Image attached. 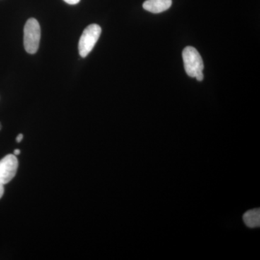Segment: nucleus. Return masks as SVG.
Here are the masks:
<instances>
[{"label":"nucleus","mask_w":260,"mask_h":260,"mask_svg":"<svg viewBox=\"0 0 260 260\" xmlns=\"http://www.w3.org/2000/svg\"><path fill=\"white\" fill-rule=\"evenodd\" d=\"M243 220L246 226L254 229L260 225V210L259 208L246 212L243 215Z\"/></svg>","instance_id":"obj_6"},{"label":"nucleus","mask_w":260,"mask_h":260,"mask_svg":"<svg viewBox=\"0 0 260 260\" xmlns=\"http://www.w3.org/2000/svg\"><path fill=\"white\" fill-rule=\"evenodd\" d=\"M198 81H202L204 78V75H203V72H201V73H198V74L196 75V76L194 77Z\"/></svg>","instance_id":"obj_7"},{"label":"nucleus","mask_w":260,"mask_h":260,"mask_svg":"<svg viewBox=\"0 0 260 260\" xmlns=\"http://www.w3.org/2000/svg\"><path fill=\"white\" fill-rule=\"evenodd\" d=\"M18 160L14 154H9L0 160V181L8 184L16 175Z\"/></svg>","instance_id":"obj_4"},{"label":"nucleus","mask_w":260,"mask_h":260,"mask_svg":"<svg viewBox=\"0 0 260 260\" xmlns=\"http://www.w3.org/2000/svg\"><path fill=\"white\" fill-rule=\"evenodd\" d=\"M102 34V28L97 24L89 25L84 30L78 44L80 55L82 57H86L93 50L94 47Z\"/></svg>","instance_id":"obj_2"},{"label":"nucleus","mask_w":260,"mask_h":260,"mask_svg":"<svg viewBox=\"0 0 260 260\" xmlns=\"http://www.w3.org/2000/svg\"><path fill=\"white\" fill-rule=\"evenodd\" d=\"M41 40V27L37 19L30 18L24 27V47L28 54H34L39 49Z\"/></svg>","instance_id":"obj_1"},{"label":"nucleus","mask_w":260,"mask_h":260,"mask_svg":"<svg viewBox=\"0 0 260 260\" xmlns=\"http://www.w3.org/2000/svg\"><path fill=\"white\" fill-rule=\"evenodd\" d=\"M182 56L184 69L189 77L194 78L197 74L203 72V58L195 48L186 47L183 51Z\"/></svg>","instance_id":"obj_3"},{"label":"nucleus","mask_w":260,"mask_h":260,"mask_svg":"<svg viewBox=\"0 0 260 260\" xmlns=\"http://www.w3.org/2000/svg\"><path fill=\"white\" fill-rule=\"evenodd\" d=\"M4 184L0 181V199L3 198V194H4Z\"/></svg>","instance_id":"obj_9"},{"label":"nucleus","mask_w":260,"mask_h":260,"mask_svg":"<svg viewBox=\"0 0 260 260\" xmlns=\"http://www.w3.org/2000/svg\"><path fill=\"white\" fill-rule=\"evenodd\" d=\"M2 129V124H1V123H0V130H1Z\"/></svg>","instance_id":"obj_12"},{"label":"nucleus","mask_w":260,"mask_h":260,"mask_svg":"<svg viewBox=\"0 0 260 260\" xmlns=\"http://www.w3.org/2000/svg\"><path fill=\"white\" fill-rule=\"evenodd\" d=\"M23 134L18 135L16 138L17 143H20V142H21L22 140H23Z\"/></svg>","instance_id":"obj_10"},{"label":"nucleus","mask_w":260,"mask_h":260,"mask_svg":"<svg viewBox=\"0 0 260 260\" xmlns=\"http://www.w3.org/2000/svg\"><path fill=\"white\" fill-rule=\"evenodd\" d=\"M172 0H146L143 8L152 13H160L171 8Z\"/></svg>","instance_id":"obj_5"},{"label":"nucleus","mask_w":260,"mask_h":260,"mask_svg":"<svg viewBox=\"0 0 260 260\" xmlns=\"http://www.w3.org/2000/svg\"><path fill=\"white\" fill-rule=\"evenodd\" d=\"M64 1L69 5H76L80 3V0H64Z\"/></svg>","instance_id":"obj_8"},{"label":"nucleus","mask_w":260,"mask_h":260,"mask_svg":"<svg viewBox=\"0 0 260 260\" xmlns=\"http://www.w3.org/2000/svg\"><path fill=\"white\" fill-rule=\"evenodd\" d=\"M20 154V150H19V149H15L14 150V155H18Z\"/></svg>","instance_id":"obj_11"}]
</instances>
